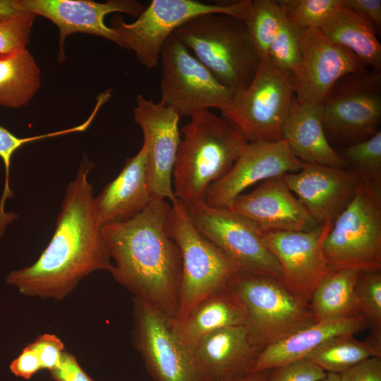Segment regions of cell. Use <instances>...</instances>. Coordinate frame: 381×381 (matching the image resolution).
<instances>
[{"label":"cell","mask_w":381,"mask_h":381,"mask_svg":"<svg viewBox=\"0 0 381 381\" xmlns=\"http://www.w3.org/2000/svg\"><path fill=\"white\" fill-rule=\"evenodd\" d=\"M92 168L88 161L81 164L68 184L54 234L37 260L7 274L6 282L20 294L61 301L90 274L111 271L88 179Z\"/></svg>","instance_id":"1"},{"label":"cell","mask_w":381,"mask_h":381,"mask_svg":"<svg viewBox=\"0 0 381 381\" xmlns=\"http://www.w3.org/2000/svg\"><path fill=\"white\" fill-rule=\"evenodd\" d=\"M170 202L153 199L131 219L101 226L114 280L135 298L174 318L178 306L181 258L169 236L166 221Z\"/></svg>","instance_id":"2"},{"label":"cell","mask_w":381,"mask_h":381,"mask_svg":"<svg viewBox=\"0 0 381 381\" xmlns=\"http://www.w3.org/2000/svg\"><path fill=\"white\" fill-rule=\"evenodd\" d=\"M181 133L172 172L174 195L184 203L205 200L209 186L228 174L249 140L210 110L190 117Z\"/></svg>","instance_id":"3"},{"label":"cell","mask_w":381,"mask_h":381,"mask_svg":"<svg viewBox=\"0 0 381 381\" xmlns=\"http://www.w3.org/2000/svg\"><path fill=\"white\" fill-rule=\"evenodd\" d=\"M174 34L224 86L246 90L261 63L243 20L210 13L187 21Z\"/></svg>","instance_id":"4"},{"label":"cell","mask_w":381,"mask_h":381,"mask_svg":"<svg viewBox=\"0 0 381 381\" xmlns=\"http://www.w3.org/2000/svg\"><path fill=\"white\" fill-rule=\"evenodd\" d=\"M169 236L178 246L181 274L173 323L184 320L205 299L226 287L241 271L237 265L193 225L185 204L170 203L166 221Z\"/></svg>","instance_id":"5"},{"label":"cell","mask_w":381,"mask_h":381,"mask_svg":"<svg viewBox=\"0 0 381 381\" xmlns=\"http://www.w3.org/2000/svg\"><path fill=\"white\" fill-rule=\"evenodd\" d=\"M329 270H381V185L360 181L323 243Z\"/></svg>","instance_id":"6"},{"label":"cell","mask_w":381,"mask_h":381,"mask_svg":"<svg viewBox=\"0 0 381 381\" xmlns=\"http://www.w3.org/2000/svg\"><path fill=\"white\" fill-rule=\"evenodd\" d=\"M229 286L245 308L249 339L260 351L315 322L309 303L275 279L239 271Z\"/></svg>","instance_id":"7"},{"label":"cell","mask_w":381,"mask_h":381,"mask_svg":"<svg viewBox=\"0 0 381 381\" xmlns=\"http://www.w3.org/2000/svg\"><path fill=\"white\" fill-rule=\"evenodd\" d=\"M251 0L227 4H210L197 0H152L133 23L115 16L111 28L121 47L133 51L147 68H154L162 48L174 32L190 19L210 13H220L245 20Z\"/></svg>","instance_id":"8"},{"label":"cell","mask_w":381,"mask_h":381,"mask_svg":"<svg viewBox=\"0 0 381 381\" xmlns=\"http://www.w3.org/2000/svg\"><path fill=\"white\" fill-rule=\"evenodd\" d=\"M160 59L162 104L189 117L210 109L224 114L231 109L234 92L222 85L174 33L164 42Z\"/></svg>","instance_id":"9"},{"label":"cell","mask_w":381,"mask_h":381,"mask_svg":"<svg viewBox=\"0 0 381 381\" xmlns=\"http://www.w3.org/2000/svg\"><path fill=\"white\" fill-rule=\"evenodd\" d=\"M294 97L292 73L261 61L250 85L234 94L231 109L222 116L249 141H278Z\"/></svg>","instance_id":"10"},{"label":"cell","mask_w":381,"mask_h":381,"mask_svg":"<svg viewBox=\"0 0 381 381\" xmlns=\"http://www.w3.org/2000/svg\"><path fill=\"white\" fill-rule=\"evenodd\" d=\"M326 135L346 146L372 137L381 121L380 71L346 75L322 103Z\"/></svg>","instance_id":"11"},{"label":"cell","mask_w":381,"mask_h":381,"mask_svg":"<svg viewBox=\"0 0 381 381\" xmlns=\"http://www.w3.org/2000/svg\"><path fill=\"white\" fill-rule=\"evenodd\" d=\"M184 204L195 228L241 271L282 282L277 260L266 246L261 231L250 220L226 207L209 206L205 200Z\"/></svg>","instance_id":"12"},{"label":"cell","mask_w":381,"mask_h":381,"mask_svg":"<svg viewBox=\"0 0 381 381\" xmlns=\"http://www.w3.org/2000/svg\"><path fill=\"white\" fill-rule=\"evenodd\" d=\"M132 339L153 381H200L171 319L133 297Z\"/></svg>","instance_id":"13"},{"label":"cell","mask_w":381,"mask_h":381,"mask_svg":"<svg viewBox=\"0 0 381 381\" xmlns=\"http://www.w3.org/2000/svg\"><path fill=\"white\" fill-rule=\"evenodd\" d=\"M133 117L148 147L147 181L154 199L176 202L172 172L181 142L179 123L181 114L160 102H155L141 95L136 97Z\"/></svg>","instance_id":"14"},{"label":"cell","mask_w":381,"mask_h":381,"mask_svg":"<svg viewBox=\"0 0 381 381\" xmlns=\"http://www.w3.org/2000/svg\"><path fill=\"white\" fill-rule=\"evenodd\" d=\"M301 49V61L292 73L295 98L301 102L322 104L339 80L366 69L352 52L331 42L320 29L302 30Z\"/></svg>","instance_id":"15"},{"label":"cell","mask_w":381,"mask_h":381,"mask_svg":"<svg viewBox=\"0 0 381 381\" xmlns=\"http://www.w3.org/2000/svg\"><path fill=\"white\" fill-rule=\"evenodd\" d=\"M332 224L312 231L261 232L277 260L282 282L295 296L309 303L313 292L328 273L323 243Z\"/></svg>","instance_id":"16"},{"label":"cell","mask_w":381,"mask_h":381,"mask_svg":"<svg viewBox=\"0 0 381 381\" xmlns=\"http://www.w3.org/2000/svg\"><path fill=\"white\" fill-rule=\"evenodd\" d=\"M17 3L23 13L43 16L57 26L59 62L66 60L64 42L73 33L93 35L121 47L115 30L105 24V16L121 13L138 17L144 9L143 4L135 0H17Z\"/></svg>","instance_id":"17"},{"label":"cell","mask_w":381,"mask_h":381,"mask_svg":"<svg viewBox=\"0 0 381 381\" xmlns=\"http://www.w3.org/2000/svg\"><path fill=\"white\" fill-rule=\"evenodd\" d=\"M303 164L284 139L249 141L228 174L209 186L205 202L211 207H228L253 184L298 171Z\"/></svg>","instance_id":"18"},{"label":"cell","mask_w":381,"mask_h":381,"mask_svg":"<svg viewBox=\"0 0 381 381\" xmlns=\"http://www.w3.org/2000/svg\"><path fill=\"white\" fill-rule=\"evenodd\" d=\"M291 192L320 226L332 224L353 198L361 179L349 167L303 162L283 175Z\"/></svg>","instance_id":"19"},{"label":"cell","mask_w":381,"mask_h":381,"mask_svg":"<svg viewBox=\"0 0 381 381\" xmlns=\"http://www.w3.org/2000/svg\"><path fill=\"white\" fill-rule=\"evenodd\" d=\"M226 208L250 220L261 232L308 231L320 226L283 176L263 181L252 191L238 195Z\"/></svg>","instance_id":"20"},{"label":"cell","mask_w":381,"mask_h":381,"mask_svg":"<svg viewBox=\"0 0 381 381\" xmlns=\"http://www.w3.org/2000/svg\"><path fill=\"white\" fill-rule=\"evenodd\" d=\"M189 351L200 381H227L253 373L260 350L245 325H236L205 336Z\"/></svg>","instance_id":"21"},{"label":"cell","mask_w":381,"mask_h":381,"mask_svg":"<svg viewBox=\"0 0 381 381\" xmlns=\"http://www.w3.org/2000/svg\"><path fill=\"white\" fill-rule=\"evenodd\" d=\"M147 157L148 147L143 141L138 153L126 159L119 175L95 198L101 226L131 219L154 199L147 181Z\"/></svg>","instance_id":"22"},{"label":"cell","mask_w":381,"mask_h":381,"mask_svg":"<svg viewBox=\"0 0 381 381\" xmlns=\"http://www.w3.org/2000/svg\"><path fill=\"white\" fill-rule=\"evenodd\" d=\"M366 326L367 321L361 314L344 319L315 321L261 350L253 373L306 359L331 339L353 336Z\"/></svg>","instance_id":"23"},{"label":"cell","mask_w":381,"mask_h":381,"mask_svg":"<svg viewBox=\"0 0 381 381\" xmlns=\"http://www.w3.org/2000/svg\"><path fill=\"white\" fill-rule=\"evenodd\" d=\"M282 135L294 156L303 162L348 167L328 142L322 104L303 103L294 97L282 126Z\"/></svg>","instance_id":"24"},{"label":"cell","mask_w":381,"mask_h":381,"mask_svg":"<svg viewBox=\"0 0 381 381\" xmlns=\"http://www.w3.org/2000/svg\"><path fill=\"white\" fill-rule=\"evenodd\" d=\"M246 320L243 304L227 286L201 302L184 320L172 325L189 350L205 336L222 328L244 325Z\"/></svg>","instance_id":"25"},{"label":"cell","mask_w":381,"mask_h":381,"mask_svg":"<svg viewBox=\"0 0 381 381\" xmlns=\"http://www.w3.org/2000/svg\"><path fill=\"white\" fill-rule=\"evenodd\" d=\"M320 30L331 42L352 52L365 67L380 71L381 45L377 31L366 16L341 4Z\"/></svg>","instance_id":"26"},{"label":"cell","mask_w":381,"mask_h":381,"mask_svg":"<svg viewBox=\"0 0 381 381\" xmlns=\"http://www.w3.org/2000/svg\"><path fill=\"white\" fill-rule=\"evenodd\" d=\"M357 271L329 270L312 294L309 305L315 321L361 315L356 293Z\"/></svg>","instance_id":"27"},{"label":"cell","mask_w":381,"mask_h":381,"mask_svg":"<svg viewBox=\"0 0 381 381\" xmlns=\"http://www.w3.org/2000/svg\"><path fill=\"white\" fill-rule=\"evenodd\" d=\"M40 84V68L27 49L0 56V106H26Z\"/></svg>","instance_id":"28"},{"label":"cell","mask_w":381,"mask_h":381,"mask_svg":"<svg viewBox=\"0 0 381 381\" xmlns=\"http://www.w3.org/2000/svg\"><path fill=\"white\" fill-rule=\"evenodd\" d=\"M373 356L381 357V344L373 339L361 341L353 336L336 337L313 351L306 359L327 373H340Z\"/></svg>","instance_id":"29"},{"label":"cell","mask_w":381,"mask_h":381,"mask_svg":"<svg viewBox=\"0 0 381 381\" xmlns=\"http://www.w3.org/2000/svg\"><path fill=\"white\" fill-rule=\"evenodd\" d=\"M285 18V11L279 1H251L244 22L261 61H267L270 46Z\"/></svg>","instance_id":"30"},{"label":"cell","mask_w":381,"mask_h":381,"mask_svg":"<svg viewBox=\"0 0 381 381\" xmlns=\"http://www.w3.org/2000/svg\"><path fill=\"white\" fill-rule=\"evenodd\" d=\"M92 121L93 118L92 116H89L85 121L78 126L43 135L27 138L17 137L7 129L0 126V158L4 163L5 169L4 187L1 198L0 200V229H5L6 226L13 220V219H15V214H7L4 210V205L6 199L12 198L13 195L9 184L10 167L13 155L20 147L32 141L59 136L71 133L83 132L89 127Z\"/></svg>","instance_id":"31"},{"label":"cell","mask_w":381,"mask_h":381,"mask_svg":"<svg viewBox=\"0 0 381 381\" xmlns=\"http://www.w3.org/2000/svg\"><path fill=\"white\" fill-rule=\"evenodd\" d=\"M361 180L381 185V131L361 142L346 146L340 155Z\"/></svg>","instance_id":"32"},{"label":"cell","mask_w":381,"mask_h":381,"mask_svg":"<svg viewBox=\"0 0 381 381\" xmlns=\"http://www.w3.org/2000/svg\"><path fill=\"white\" fill-rule=\"evenodd\" d=\"M355 288L361 313L370 327L372 339L381 344V271L358 272Z\"/></svg>","instance_id":"33"},{"label":"cell","mask_w":381,"mask_h":381,"mask_svg":"<svg viewBox=\"0 0 381 381\" xmlns=\"http://www.w3.org/2000/svg\"><path fill=\"white\" fill-rule=\"evenodd\" d=\"M302 30L286 16L270 46L267 61L276 67L294 73L302 58Z\"/></svg>","instance_id":"34"},{"label":"cell","mask_w":381,"mask_h":381,"mask_svg":"<svg viewBox=\"0 0 381 381\" xmlns=\"http://www.w3.org/2000/svg\"><path fill=\"white\" fill-rule=\"evenodd\" d=\"M287 18L301 30L320 29L342 4V0L279 1Z\"/></svg>","instance_id":"35"},{"label":"cell","mask_w":381,"mask_h":381,"mask_svg":"<svg viewBox=\"0 0 381 381\" xmlns=\"http://www.w3.org/2000/svg\"><path fill=\"white\" fill-rule=\"evenodd\" d=\"M36 16L25 13L0 22V56L26 49Z\"/></svg>","instance_id":"36"},{"label":"cell","mask_w":381,"mask_h":381,"mask_svg":"<svg viewBox=\"0 0 381 381\" xmlns=\"http://www.w3.org/2000/svg\"><path fill=\"white\" fill-rule=\"evenodd\" d=\"M327 374L308 359H302L270 370L267 381H319Z\"/></svg>","instance_id":"37"},{"label":"cell","mask_w":381,"mask_h":381,"mask_svg":"<svg viewBox=\"0 0 381 381\" xmlns=\"http://www.w3.org/2000/svg\"><path fill=\"white\" fill-rule=\"evenodd\" d=\"M32 344L38 353L42 368L49 371L59 364L65 350L63 341L53 334H41Z\"/></svg>","instance_id":"38"},{"label":"cell","mask_w":381,"mask_h":381,"mask_svg":"<svg viewBox=\"0 0 381 381\" xmlns=\"http://www.w3.org/2000/svg\"><path fill=\"white\" fill-rule=\"evenodd\" d=\"M339 381H381V357L366 358L339 373Z\"/></svg>","instance_id":"39"},{"label":"cell","mask_w":381,"mask_h":381,"mask_svg":"<svg viewBox=\"0 0 381 381\" xmlns=\"http://www.w3.org/2000/svg\"><path fill=\"white\" fill-rule=\"evenodd\" d=\"M49 373L55 381H95L83 370L75 357L66 350L59 364Z\"/></svg>","instance_id":"40"},{"label":"cell","mask_w":381,"mask_h":381,"mask_svg":"<svg viewBox=\"0 0 381 381\" xmlns=\"http://www.w3.org/2000/svg\"><path fill=\"white\" fill-rule=\"evenodd\" d=\"M11 373L17 377L30 379L42 368L38 353L32 343L28 344L21 353L10 364Z\"/></svg>","instance_id":"41"},{"label":"cell","mask_w":381,"mask_h":381,"mask_svg":"<svg viewBox=\"0 0 381 381\" xmlns=\"http://www.w3.org/2000/svg\"><path fill=\"white\" fill-rule=\"evenodd\" d=\"M342 5L366 16L377 31L381 27L380 0H342Z\"/></svg>","instance_id":"42"},{"label":"cell","mask_w":381,"mask_h":381,"mask_svg":"<svg viewBox=\"0 0 381 381\" xmlns=\"http://www.w3.org/2000/svg\"><path fill=\"white\" fill-rule=\"evenodd\" d=\"M24 13L20 10L17 0H0V22L11 20Z\"/></svg>","instance_id":"43"},{"label":"cell","mask_w":381,"mask_h":381,"mask_svg":"<svg viewBox=\"0 0 381 381\" xmlns=\"http://www.w3.org/2000/svg\"><path fill=\"white\" fill-rule=\"evenodd\" d=\"M270 370L250 373L243 377L227 381H267Z\"/></svg>","instance_id":"44"},{"label":"cell","mask_w":381,"mask_h":381,"mask_svg":"<svg viewBox=\"0 0 381 381\" xmlns=\"http://www.w3.org/2000/svg\"><path fill=\"white\" fill-rule=\"evenodd\" d=\"M319 381H339V374L327 373L325 377Z\"/></svg>","instance_id":"45"}]
</instances>
